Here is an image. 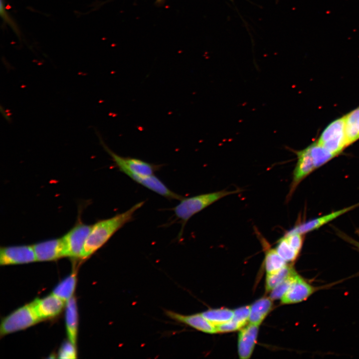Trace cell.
<instances>
[{
    "label": "cell",
    "instance_id": "cell-1",
    "mask_svg": "<svg viewBox=\"0 0 359 359\" xmlns=\"http://www.w3.org/2000/svg\"><path fill=\"white\" fill-rule=\"evenodd\" d=\"M139 202L127 211L92 225L91 231L85 242L81 259L90 256L102 247L110 238L127 223L132 221L135 212L144 204Z\"/></svg>",
    "mask_w": 359,
    "mask_h": 359
},
{
    "label": "cell",
    "instance_id": "cell-2",
    "mask_svg": "<svg viewBox=\"0 0 359 359\" xmlns=\"http://www.w3.org/2000/svg\"><path fill=\"white\" fill-rule=\"evenodd\" d=\"M240 191L239 189L234 190H222L189 197H183L173 208L175 216L181 223L179 238L182 236L186 222L194 214L220 199L227 195L237 193Z\"/></svg>",
    "mask_w": 359,
    "mask_h": 359
},
{
    "label": "cell",
    "instance_id": "cell-3",
    "mask_svg": "<svg viewBox=\"0 0 359 359\" xmlns=\"http://www.w3.org/2000/svg\"><path fill=\"white\" fill-rule=\"evenodd\" d=\"M100 143L104 150L111 157L119 170L129 178L134 177H147L154 175L161 165L150 163L137 158L122 157L112 150L106 144L103 139L98 135Z\"/></svg>",
    "mask_w": 359,
    "mask_h": 359
},
{
    "label": "cell",
    "instance_id": "cell-4",
    "mask_svg": "<svg viewBox=\"0 0 359 359\" xmlns=\"http://www.w3.org/2000/svg\"><path fill=\"white\" fill-rule=\"evenodd\" d=\"M39 321L31 304L29 303L14 311L2 320L0 335L25 329Z\"/></svg>",
    "mask_w": 359,
    "mask_h": 359
},
{
    "label": "cell",
    "instance_id": "cell-5",
    "mask_svg": "<svg viewBox=\"0 0 359 359\" xmlns=\"http://www.w3.org/2000/svg\"><path fill=\"white\" fill-rule=\"evenodd\" d=\"M345 116L330 123L323 130L317 143L337 156L347 146L345 133Z\"/></svg>",
    "mask_w": 359,
    "mask_h": 359
},
{
    "label": "cell",
    "instance_id": "cell-6",
    "mask_svg": "<svg viewBox=\"0 0 359 359\" xmlns=\"http://www.w3.org/2000/svg\"><path fill=\"white\" fill-rule=\"evenodd\" d=\"M92 225L82 223L80 220L63 236L67 256L80 258L85 242L91 231Z\"/></svg>",
    "mask_w": 359,
    "mask_h": 359
},
{
    "label": "cell",
    "instance_id": "cell-7",
    "mask_svg": "<svg viewBox=\"0 0 359 359\" xmlns=\"http://www.w3.org/2000/svg\"><path fill=\"white\" fill-rule=\"evenodd\" d=\"M36 260L32 245L1 247L0 264L1 265L26 264Z\"/></svg>",
    "mask_w": 359,
    "mask_h": 359
},
{
    "label": "cell",
    "instance_id": "cell-8",
    "mask_svg": "<svg viewBox=\"0 0 359 359\" xmlns=\"http://www.w3.org/2000/svg\"><path fill=\"white\" fill-rule=\"evenodd\" d=\"M36 260H55L67 256L66 248L62 237L46 240L32 245Z\"/></svg>",
    "mask_w": 359,
    "mask_h": 359
},
{
    "label": "cell",
    "instance_id": "cell-9",
    "mask_svg": "<svg viewBox=\"0 0 359 359\" xmlns=\"http://www.w3.org/2000/svg\"><path fill=\"white\" fill-rule=\"evenodd\" d=\"M297 162L293 171V179L288 197H290L300 182L315 169L309 146L295 151Z\"/></svg>",
    "mask_w": 359,
    "mask_h": 359
},
{
    "label": "cell",
    "instance_id": "cell-10",
    "mask_svg": "<svg viewBox=\"0 0 359 359\" xmlns=\"http://www.w3.org/2000/svg\"><path fill=\"white\" fill-rule=\"evenodd\" d=\"M30 303L40 321L55 317L64 306V301L52 293L43 298H37Z\"/></svg>",
    "mask_w": 359,
    "mask_h": 359
},
{
    "label": "cell",
    "instance_id": "cell-11",
    "mask_svg": "<svg viewBox=\"0 0 359 359\" xmlns=\"http://www.w3.org/2000/svg\"><path fill=\"white\" fill-rule=\"evenodd\" d=\"M319 289L297 274L288 290L281 298L285 304L297 303L308 299Z\"/></svg>",
    "mask_w": 359,
    "mask_h": 359
},
{
    "label": "cell",
    "instance_id": "cell-12",
    "mask_svg": "<svg viewBox=\"0 0 359 359\" xmlns=\"http://www.w3.org/2000/svg\"><path fill=\"white\" fill-rule=\"evenodd\" d=\"M166 315L171 319L190 327L196 330L208 334L217 333L215 325L201 314L184 315L171 311H167Z\"/></svg>",
    "mask_w": 359,
    "mask_h": 359
},
{
    "label": "cell",
    "instance_id": "cell-13",
    "mask_svg": "<svg viewBox=\"0 0 359 359\" xmlns=\"http://www.w3.org/2000/svg\"><path fill=\"white\" fill-rule=\"evenodd\" d=\"M258 326L250 323L240 330L238 340V351L240 359H247L250 357L257 337Z\"/></svg>",
    "mask_w": 359,
    "mask_h": 359
},
{
    "label": "cell",
    "instance_id": "cell-14",
    "mask_svg": "<svg viewBox=\"0 0 359 359\" xmlns=\"http://www.w3.org/2000/svg\"><path fill=\"white\" fill-rule=\"evenodd\" d=\"M359 205L357 204L353 206L348 207L329 214L323 215L321 217L316 218L315 219L309 220L305 222L298 224L293 228H291L286 233H300L304 234L310 231L319 228L323 225L336 218L339 216L344 214L345 213L353 209L356 206Z\"/></svg>",
    "mask_w": 359,
    "mask_h": 359
},
{
    "label": "cell",
    "instance_id": "cell-15",
    "mask_svg": "<svg viewBox=\"0 0 359 359\" xmlns=\"http://www.w3.org/2000/svg\"><path fill=\"white\" fill-rule=\"evenodd\" d=\"M65 308V322L69 340L76 345L77 328L78 313L76 301L72 297L67 301Z\"/></svg>",
    "mask_w": 359,
    "mask_h": 359
},
{
    "label": "cell",
    "instance_id": "cell-16",
    "mask_svg": "<svg viewBox=\"0 0 359 359\" xmlns=\"http://www.w3.org/2000/svg\"><path fill=\"white\" fill-rule=\"evenodd\" d=\"M345 116V133L348 147L359 139V107Z\"/></svg>",
    "mask_w": 359,
    "mask_h": 359
},
{
    "label": "cell",
    "instance_id": "cell-17",
    "mask_svg": "<svg viewBox=\"0 0 359 359\" xmlns=\"http://www.w3.org/2000/svg\"><path fill=\"white\" fill-rule=\"evenodd\" d=\"M271 300L270 298H263L251 306L249 318L250 324L259 325L261 323L272 307Z\"/></svg>",
    "mask_w": 359,
    "mask_h": 359
},
{
    "label": "cell",
    "instance_id": "cell-18",
    "mask_svg": "<svg viewBox=\"0 0 359 359\" xmlns=\"http://www.w3.org/2000/svg\"><path fill=\"white\" fill-rule=\"evenodd\" d=\"M76 284V274L72 273L61 281L53 289L52 294L67 302L71 297Z\"/></svg>",
    "mask_w": 359,
    "mask_h": 359
},
{
    "label": "cell",
    "instance_id": "cell-19",
    "mask_svg": "<svg viewBox=\"0 0 359 359\" xmlns=\"http://www.w3.org/2000/svg\"><path fill=\"white\" fill-rule=\"evenodd\" d=\"M264 241L266 245L265 267L267 274L273 273L285 266L287 262L278 253L275 249L268 248L265 239Z\"/></svg>",
    "mask_w": 359,
    "mask_h": 359
},
{
    "label": "cell",
    "instance_id": "cell-20",
    "mask_svg": "<svg viewBox=\"0 0 359 359\" xmlns=\"http://www.w3.org/2000/svg\"><path fill=\"white\" fill-rule=\"evenodd\" d=\"M309 147L315 169L319 168L336 156L319 144L317 141L310 144Z\"/></svg>",
    "mask_w": 359,
    "mask_h": 359
},
{
    "label": "cell",
    "instance_id": "cell-21",
    "mask_svg": "<svg viewBox=\"0 0 359 359\" xmlns=\"http://www.w3.org/2000/svg\"><path fill=\"white\" fill-rule=\"evenodd\" d=\"M201 314L216 326L231 320L234 316V311L226 308L210 309L202 312Z\"/></svg>",
    "mask_w": 359,
    "mask_h": 359
},
{
    "label": "cell",
    "instance_id": "cell-22",
    "mask_svg": "<svg viewBox=\"0 0 359 359\" xmlns=\"http://www.w3.org/2000/svg\"><path fill=\"white\" fill-rule=\"evenodd\" d=\"M295 271L291 265H286L274 273L267 274L266 279V291L267 292L272 291Z\"/></svg>",
    "mask_w": 359,
    "mask_h": 359
},
{
    "label": "cell",
    "instance_id": "cell-23",
    "mask_svg": "<svg viewBox=\"0 0 359 359\" xmlns=\"http://www.w3.org/2000/svg\"><path fill=\"white\" fill-rule=\"evenodd\" d=\"M275 249L286 262L295 261L299 254L291 246L284 236L278 240Z\"/></svg>",
    "mask_w": 359,
    "mask_h": 359
},
{
    "label": "cell",
    "instance_id": "cell-24",
    "mask_svg": "<svg viewBox=\"0 0 359 359\" xmlns=\"http://www.w3.org/2000/svg\"><path fill=\"white\" fill-rule=\"evenodd\" d=\"M297 274H298L296 272V271H295L279 284H278L271 291L270 298L272 300L281 299L288 290L295 279Z\"/></svg>",
    "mask_w": 359,
    "mask_h": 359
},
{
    "label": "cell",
    "instance_id": "cell-25",
    "mask_svg": "<svg viewBox=\"0 0 359 359\" xmlns=\"http://www.w3.org/2000/svg\"><path fill=\"white\" fill-rule=\"evenodd\" d=\"M76 345L70 341L65 342L61 346L59 352L58 358L60 359H75L76 358Z\"/></svg>",
    "mask_w": 359,
    "mask_h": 359
},
{
    "label": "cell",
    "instance_id": "cell-26",
    "mask_svg": "<svg viewBox=\"0 0 359 359\" xmlns=\"http://www.w3.org/2000/svg\"><path fill=\"white\" fill-rule=\"evenodd\" d=\"M250 313V307L244 306L235 309L234 311L233 319L244 327L249 320Z\"/></svg>",
    "mask_w": 359,
    "mask_h": 359
},
{
    "label": "cell",
    "instance_id": "cell-27",
    "mask_svg": "<svg viewBox=\"0 0 359 359\" xmlns=\"http://www.w3.org/2000/svg\"><path fill=\"white\" fill-rule=\"evenodd\" d=\"M284 236L291 246L299 253L303 244V234L286 233Z\"/></svg>",
    "mask_w": 359,
    "mask_h": 359
},
{
    "label": "cell",
    "instance_id": "cell-28",
    "mask_svg": "<svg viewBox=\"0 0 359 359\" xmlns=\"http://www.w3.org/2000/svg\"><path fill=\"white\" fill-rule=\"evenodd\" d=\"M3 0H0V15L3 21L6 22L12 29L13 31L18 36L20 35V32L18 26L15 22L11 18V16L8 14L4 6Z\"/></svg>",
    "mask_w": 359,
    "mask_h": 359
},
{
    "label": "cell",
    "instance_id": "cell-29",
    "mask_svg": "<svg viewBox=\"0 0 359 359\" xmlns=\"http://www.w3.org/2000/svg\"><path fill=\"white\" fill-rule=\"evenodd\" d=\"M217 333L233 332L241 329L242 326L233 318L224 323L215 326Z\"/></svg>",
    "mask_w": 359,
    "mask_h": 359
},
{
    "label": "cell",
    "instance_id": "cell-30",
    "mask_svg": "<svg viewBox=\"0 0 359 359\" xmlns=\"http://www.w3.org/2000/svg\"><path fill=\"white\" fill-rule=\"evenodd\" d=\"M1 113L2 115L3 116L4 118L6 119L7 121H9L10 120V117L9 115V114L7 113V111H5L4 109L2 108V107L0 108Z\"/></svg>",
    "mask_w": 359,
    "mask_h": 359
},
{
    "label": "cell",
    "instance_id": "cell-31",
    "mask_svg": "<svg viewBox=\"0 0 359 359\" xmlns=\"http://www.w3.org/2000/svg\"><path fill=\"white\" fill-rule=\"evenodd\" d=\"M350 242L352 244H354L356 246H357L359 249V242H357V241H354V240H353L351 239H350Z\"/></svg>",
    "mask_w": 359,
    "mask_h": 359
},
{
    "label": "cell",
    "instance_id": "cell-32",
    "mask_svg": "<svg viewBox=\"0 0 359 359\" xmlns=\"http://www.w3.org/2000/svg\"><path fill=\"white\" fill-rule=\"evenodd\" d=\"M157 1H158V2H161V1H163V0H158Z\"/></svg>",
    "mask_w": 359,
    "mask_h": 359
}]
</instances>
